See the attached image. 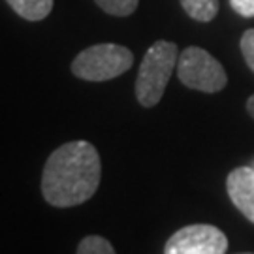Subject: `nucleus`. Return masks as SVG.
<instances>
[{
    "label": "nucleus",
    "mask_w": 254,
    "mask_h": 254,
    "mask_svg": "<svg viewBox=\"0 0 254 254\" xmlns=\"http://www.w3.org/2000/svg\"><path fill=\"white\" fill-rule=\"evenodd\" d=\"M253 168H254V162H253Z\"/></svg>",
    "instance_id": "15"
},
{
    "label": "nucleus",
    "mask_w": 254,
    "mask_h": 254,
    "mask_svg": "<svg viewBox=\"0 0 254 254\" xmlns=\"http://www.w3.org/2000/svg\"><path fill=\"white\" fill-rule=\"evenodd\" d=\"M183 9L196 21L209 23L218 13V0H181Z\"/></svg>",
    "instance_id": "8"
},
{
    "label": "nucleus",
    "mask_w": 254,
    "mask_h": 254,
    "mask_svg": "<svg viewBox=\"0 0 254 254\" xmlns=\"http://www.w3.org/2000/svg\"><path fill=\"white\" fill-rule=\"evenodd\" d=\"M19 17L27 21H44L53 9V0H6Z\"/></svg>",
    "instance_id": "7"
},
{
    "label": "nucleus",
    "mask_w": 254,
    "mask_h": 254,
    "mask_svg": "<svg viewBox=\"0 0 254 254\" xmlns=\"http://www.w3.org/2000/svg\"><path fill=\"white\" fill-rule=\"evenodd\" d=\"M247 111H249V115L254 119V94L247 100Z\"/></svg>",
    "instance_id": "13"
},
{
    "label": "nucleus",
    "mask_w": 254,
    "mask_h": 254,
    "mask_svg": "<svg viewBox=\"0 0 254 254\" xmlns=\"http://www.w3.org/2000/svg\"><path fill=\"white\" fill-rule=\"evenodd\" d=\"M239 254H254V253H239Z\"/></svg>",
    "instance_id": "14"
},
{
    "label": "nucleus",
    "mask_w": 254,
    "mask_h": 254,
    "mask_svg": "<svg viewBox=\"0 0 254 254\" xmlns=\"http://www.w3.org/2000/svg\"><path fill=\"white\" fill-rule=\"evenodd\" d=\"M177 75L185 87L200 92L222 91L228 83V75L222 64L201 47H187L177 61Z\"/></svg>",
    "instance_id": "4"
},
{
    "label": "nucleus",
    "mask_w": 254,
    "mask_h": 254,
    "mask_svg": "<svg viewBox=\"0 0 254 254\" xmlns=\"http://www.w3.org/2000/svg\"><path fill=\"white\" fill-rule=\"evenodd\" d=\"M226 192L243 217L254 224V168L241 166L228 173Z\"/></svg>",
    "instance_id": "6"
},
{
    "label": "nucleus",
    "mask_w": 254,
    "mask_h": 254,
    "mask_svg": "<svg viewBox=\"0 0 254 254\" xmlns=\"http://www.w3.org/2000/svg\"><path fill=\"white\" fill-rule=\"evenodd\" d=\"M134 64L130 49L117 44H96L87 47L72 61V73L85 81H109L128 72Z\"/></svg>",
    "instance_id": "3"
},
{
    "label": "nucleus",
    "mask_w": 254,
    "mask_h": 254,
    "mask_svg": "<svg viewBox=\"0 0 254 254\" xmlns=\"http://www.w3.org/2000/svg\"><path fill=\"white\" fill-rule=\"evenodd\" d=\"M102 162L96 147L85 141H68L49 154L42 173L44 200L59 209L81 205L100 187Z\"/></svg>",
    "instance_id": "1"
},
{
    "label": "nucleus",
    "mask_w": 254,
    "mask_h": 254,
    "mask_svg": "<svg viewBox=\"0 0 254 254\" xmlns=\"http://www.w3.org/2000/svg\"><path fill=\"white\" fill-rule=\"evenodd\" d=\"M177 61V46L173 42L158 40L147 49L136 79V98L143 108H154L162 100Z\"/></svg>",
    "instance_id": "2"
},
{
    "label": "nucleus",
    "mask_w": 254,
    "mask_h": 254,
    "mask_svg": "<svg viewBox=\"0 0 254 254\" xmlns=\"http://www.w3.org/2000/svg\"><path fill=\"white\" fill-rule=\"evenodd\" d=\"M230 4L241 17H254V0H230Z\"/></svg>",
    "instance_id": "12"
},
{
    "label": "nucleus",
    "mask_w": 254,
    "mask_h": 254,
    "mask_svg": "<svg viewBox=\"0 0 254 254\" xmlns=\"http://www.w3.org/2000/svg\"><path fill=\"white\" fill-rule=\"evenodd\" d=\"M94 2L109 15L127 17V15L136 11L139 0H94Z\"/></svg>",
    "instance_id": "10"
},
{
    "label": "nucleus",
    "mask_w": 254,
    "mask_h": 254,
    "mask_svg": "<svg viewBox=\"0 0 254 254\" xmlns=\"http://www.w3.org/2000/svg\"><path fill=\"white\" fill-rule=\"evenodd\" d=\"M241 53L247 66L254 72V28L245 30V34L241 36Z\"/></svg>",
    "instance_id": "11"
},
{
    "label": "nucleus",
    "mask_w": 254,
    "mask_h": 254,
    "mask_svg": "<svg viewBox=\"0 0 254 254\" xmlns=\"http://www.w3.org/2000/svg\"><path fill=\"white\" fill-rule=\"evenodd\" d=\"M75 254H117L113 245L102 236H87L83 237L77 245Z\"/></svg>",
    "instance_id": "9"
},
{
    "label": "nucleus",
    "mask_w": 254,
    "mask_h": 254,
    "mask_svg": "<svg viewBox=\"0 0 254 254\" xmlns=\"http://www.w3.org/2000/svg\"><path fill=\"white\" fill-rule=\"evenodd\" d=\"M228 237L211 224H190L177 230L164 247V254H226Z\"/></svg>",
    "instance_id": "5"
}]
</instances>
